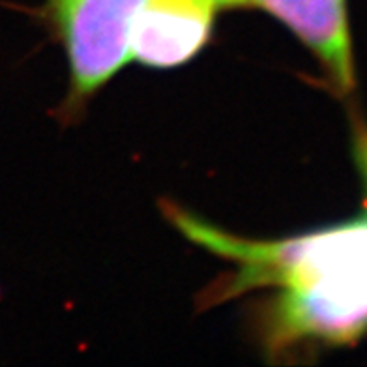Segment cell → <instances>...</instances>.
<instances>
[{
	"label": "cell",
	"instance_id": "1",
	"mask_svg": "<svg viewBox=\"0 0 367 367\" xmlns=\"http://www.w3.org/2000/svg\"><path fill=\"white\" fill-rule=\"evenodd\" d=\"M191 242L236 264L225 292L272 289L266 341L273 350L341 345L367 332V216L287 240H245L170 210Z\"/></svg>",
	"mask_w": 367,
	"mask_h": 367
},
{
	"label": "cell",
	"instance_id": "4",
	"mask_svg": "<svg viewBox=\"0 0 367 367\" xmlns=\"http://www.w3.org/2000/svg\"><path fill=\"white\" fill-rule=\"evenodd\" d=\"M279 19L311 49L341 92L354 86L345 0H251Z\"/></svg>",
	"mask_w": 367,
	"mask_h": 367
},
{
	"label": "cell",
	"instance_id": "3",
	"mask_svg": "<svg viewBox=\"0 0 367 367\" xmlns=\"http://www.w3.org/2000/svg\"><path fill=\"white\" fill-rule=\"evenodd\" d=\"M251 0H144L135 19L132 58L150 67L186 64L206 43L219 11Z\"/></svg>",
	"mask_w": 367,
	"mask_h": 367
},
{
	"label": "cell",
	"instance_id": "5",
	"mask_svg": "<svg viewBox=\"0 0 367 367\" xmlns=\"http://www.w3.org/2000/svg\"><path fill=\"white\" fill-rule=\"evenodd\" d=\"M354 156H356L358 169L367 186V128L364 126H360L354 135Z\"/></svg>",
	"mask_w": 367,
	"mask_h": 367
},
{
	"label": "cell",
	"instance_id": "2",
	"mask_svg": "<svg viewBox=\"0 0 367 367\" xmlns=\"http://www.w3.org/2000/svg\"><path fill=\"white\" fill-rule=\"evenodd\" d=\"M144 0H49L71 71V98L85 100L132 58L135 19Z\"/></svg>",
	"mask_w": 367,
	"mask_h": 367
}]
</instances>
